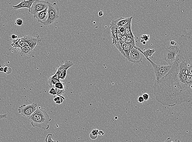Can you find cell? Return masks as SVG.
Segmentation results:
<instances>
[{
    "instance_id": "1",
    "label": "cell",
    "mask_w": 192,
    "mask_h": 142,
    "mask_svg": "<svg viewBox=\"0 0 192 142\" xmlns=\"http://www.w3.org/2000/svg\"><path fill=\"white\" fill-rule=\"evenodd\" d=\"M174 62L166 75L153 85L157 101L172 107L192 102V38L182 35Z\"/></svg>"
},
{
    "instance_id": "2",
    "label": "cell",
    "mask_w": 192,
    "mask_h": 142,
    "mask_svg": "<svg viewBox=\"0 0 192 142\" xmlns=\"http://www.w3.org/2000/svg\"><path fill=\"white\" fill-rule=\"evenodd\" d=\"M29 119L33 127H38L44 130L49 129V123L51 121L47 111L40 107L37 109Z\"/></svg>"
},
{
    "instance_id": "3",
    "label": "cell",
    "mask_w": 192,
    "mask_h": 142,
    "mask_svg": "<svg viewBox=\"0 0 192 142\" xmlns=\"http://www.w3.org/2000/svg\"><path fill=\"white\" fill-rule=\"evenodd\" d=\"M48 18L45 22L41 24L45 26L50 25L57 21L59 17V8L56 3H51L47 2Z\"/></svg>"
},
{
    "instance_id": "4",
    "label": "cell",
    "mask_w": 192,
    "mask_h": 142,
    "mask_svg": "<svg viewBox=\"0 0 192 142\" xmlns=\"http://www.w3.org/2000/svg\"><path fill=\"white\" fill-rule=\"evenodd\" d=\"M152 65L156 77V80H158L166 75L170 70L172 65H161L154 62L149 58H146Z\"/></svg>"
},
{
    "instance_id": "5",
    "label": "cell",
    "mask_w": 192,
    "mask_h": 142,
    "mask_svg": "<svg viewBox=\"0 0 192 142\" xmlns=\"http://www.w3.org/2000/svg\"><path fill=\"white\" fill-rule=\"evenodd\" d=\"M179 44L172 46L166 48L164 54V60L169 65H172L176 60V57L179 53Z\"/></svg>"
},
{
    "instance_id": "6",
    "label": "cell",
    "mask_w": 192,
    "mask_h": 142,
    "mask_svg": "<svg viewBox=\"0 0 192 142\" xmlns=\"http://www.w3.org/2000/svg\"><path fill=\"white\" fill-rule=\"evenodd\" d=\"M37 104L33 103L31 104H22L18 108V113L24 117L29 118L37 110Z\"/></svg>"
},
{
    "instance_id": "7",
    "label": "cell",
    "mask_w": 192,
    "mask_h": 142,
    "mask_svg": "<svg viewBox=\"0 0 192 142\" xmlns=\"http://www.w3.org/2000/svg\"><path fill=\"white\" fill-rule=\"evenodd\" d=\"M48 7L47 2L42 0H35L31 8L29 9V12L32 15L44 10Z\"/></svg>"
},
{
    "instance_id": "8",
    "label": "cell",
    "mask_w": 192,
    "mask_h": 142,
    "mask_svg": "<svg viewBox=\"0 0 192 142\" xmlns=\"http://www.w3.org/2000/svg\"><path fill=\"white\" fill-rule=\"evenodd\" d=\"M139 48L134 46L132 48L129 54V62L136 64L142 63L143 55Z\"/></svg>"
},
{
    "instance_id": "9",
    "label": "cell",
    "mask_w": 192,
    "mask_h": 142,
    "mask_svg": "<svg viewBox=\"0 0 192 142\" xmlns=\"http://www.w3.org/2000/svg\"><path fill=\"white\" fill-rule=\"evenodd\" d=\"M21 40L22 42L28 44V46L31 48L32 51L35 48L38 43H40L41 41L40 38H34L30 36H25L21 38Z\"/></svg>"
},
{
    "instance_id": "10",
    "label": "cell",
    "mask_w": 192,
    "mask_h": 142,
    "mask_svg": "<svg viewBox=\"0 0 192 142\" xmlns=\"http://www.w3.org/2000/svg\"><path fill=\"white\" fill-rule=\"evenodd\" d=\"M134 47V46L131 44L127 43L126 42H124L122 45V54L126 58V60L128 61H130V53Z\"/></svg>"
},
{
    "instance_id": "11",
    "label": "cell",
    "mask_w": 192,
    "mask_h": 142,
    "mask_svg": "<svg viewBox=\"0 0 192 142\" xmlns=\"http://www.w3.org/2000/svg\"><path fill=\"white\" fill-rule=\"evenodd\" d=\"M47 8H48V7L46 8L44 11L38 12L34 15H33L34 18H35L38 22L42 23V22H45L47 20L48 16Z\"/></svg>"
},
{
    "instance_id": "12",
    "label": "cell",
    "mask_w": 192,
    "mask_h": 142,
    "mask_svg": "<svg viewBox=\"0 0 192 142\" xmlns=\"http://www.w3.org/2000/svg\"><path fill=\"white\" fill-rule=\"evenodd\" d=\"M35 0H27L23 1L20 2L17 5H13V8L14 10H17L22 8H28L29 9L31 8L32 5L34 2Z\"/></svg>"
},
{
    "instance_id": "13",
    "label": "cell",
    "mask_w": 192,
    "mask_h": 142,
    "mask_svg": "<svg viewBox=\"0 0 192 142\" xmlns=\"http://www.w3.org/2000/svg\"><path fill=\"white\" fill-rule=\"evenodd\" d=\"M118 28V27L116 26L115 23L114 22V20H112L110 23V29L111 38L112 39V43L114 45H115L116 42Z\"/></svg>"
},
{
    "instance_id": "14",
    "label": "cell",
    "mask_w": 192,
    "mask_h": 142,
    "mask_svg": "<svg viewBox=\"0 0 192 142\" xmlns=\"http://www.w3.org/2000/svg\"><path fill=\"white\" fill-rule=\"evenodd\" d=\"M133 17H130L128 18H124L121 17L119 19L115 20H114V22L117 27L125 26L128 24L129 23L132 21Z\"/></svg>"
},
{
    "instance_id": "15",
    "label": "cell",
    "mask_w": 192,
    "mask_h": 142,
    "mask_svg": "<svg viewBox=\"0 0 192 142\" xmlns=\"http://www.w3.org/2000/svg\"><path fill=\"white\" fill-rule=\"evenodd\" d=\"M74 65V63L73 62L69 60H66L64 64L60 65L58 68L56 72V73L58 74L62 71L64 70H68L70 68L72 67Z\"/></svg>"
},
{
    "instance_id": "16",
    "label": "cell",
    "mask_w": 192,
    "mask_h": 142,
    "mask_svg": "<svg viewBox=\"0 0 192 142\" xmlns=\"http://www.w3.org/2000/svg\"><path fill=\"white\" fill-rule=\"evenodd\" d=\"M31 48L28 46V44L26 43L24 46L21 47L20 55L21 56H26L30 55L32 52Z\"/></svg>"
},
{
    "instance_id": "17",
    "label": "cell",
    "mask_w": 192,
    "mask_h": 142,
    "mask_svg": "<svg viewBox=\"0 0 192 142\" xmlns=\"http://www.w3.org/2000/svg\"><path fill=\"white\" fill-rule=\"evenodd\" d=\"M139 49L143 54V56H144L146 58H148L149 57L152 56L155 52V50L154 49H151L148 48L144 51H142L140 48H139Z\"/></svg>"
},
{
    "instance_id": "18",
    "label": "cell",
    "mask_w": 192,
    "mask_h": 142,
    "mask_svg": "<svg viewBox=\"0 0 192 142\" xmlns=\"http://www.w3.org/2000/svg\"><path fill=\"white\" fill-rule=\"evenodd\" d=\"M132 21H130L128 24L124 26L125 29V35L127 36L133 34L131 30Z\"/></svg>"
},
{
    "instance_id": "19",
    "label": "cell",
    "mask_w": 192,
    "mask_h": 142,
    "mask_svg": "<svg viewBox=\"0 0 192 142\" xmlns=\"http://www.w3.org/2000/svg\"><path fill=\"white\" fill-rule=\"evenodd\" d=\"M126 42L127 43L131 44L133 46H135V37H134V35L133 34L127 36Z\"/></svg>"
},
{
    "instance_id": "20",
    "label": "cell",
    "mask_w": 192,
    "mask_h": 142,
    "mask_svg": "<svg viewBox=\"0 0 192 142\" xmlns=\"http://www.w3.org/2000/svg\"><path fill=\"white\" fill-rule=\"evenodd\" d=\"M60 79L56 77H50L48 80V84L51 87H52L53 85H55L57 82H60Z\"/></svg>"
},
{
    "instance_id": "21",
    "label": "cell",
    "mask_w": 192,
    "mask_h": 142,
    "mask_svg": "<svg viewBox=\"0 0 192 142\" xmlns=\"http://www.w3.org/2000/svg\"><path fill=\"white\" fill-rule=\"evenodd\" d=\"M99 130L98 129H94L91 132L90 134V138L94 140L98 138V135H99Z\"/></svg>"
},
{
    "instance_id": "22",
    "label": "cell",
    "mask_w": 192,
    "mask_h": 142,
    "mask_svg": "<svg viewBox=\"0 0 192 142\" xmlns=\"http://www.w3.org/2000/svg\"><path fill=\"white\" fill-rule=\"evenodd\" d=\"M65 99L60 96L55 97L53 99L54 102L56 104H60L63 103L64 100Z\"/></svg>"
},
{
    "instance_id": "23",
    "label": "cell",
    "mask_w": 192,
    "mask_h": 142,
    "mask_svg": "<svg viewBox=\"0 0 192 142\" xmlns=\"http://www.w3.org/2000/svg\"><path fill=\"white\" fill-rule=\"evenodd\" d=\"M67 70H64L58 73V77L61 80H64L66 77Z\"/></svg>"
},
{
    "instance_id": "24",
    "label": "cell",
    "mask_w": 192,
    "mask_h": 142,
    "mask_svg": "<svg viewBox=\"0 0 192 142\" xmlns=\"http://www.w3.org/2000/svg\"><path fill=\"white\" fill-rule=\"evenodd\" d=\"M65 83H63L60 81L55 84V88L63 89H65Z\"/></svg>"
},
{
    "instance_id": "25",
    "label": "cell",
    "mask_w": 192,
    "mask_h": 142,
    "mask_svg": "<svg viewBox=\"0 0 192 142\" xmlns=\"http://www.w3.org/2000/svg\"><path fill=\"white\" fill-rule=\"evenodd\" d=\"M49 93L52 95H57L58 96L62 97L64 98V99L65 100V98L64 97V96H63L62 95H59L57 94V92L55 90V89H54V88L52 87L51 89L49 91Z\"/></svg>"
},
{
    "instance_id": "26",
    "label": "cell",
    "mask_w": 192,
    "mask_h": 142,
    "mask_svg": "<svg viewBox=\"0 0 192 142\" xmlns=\"http://www.w3.org/2000/svg\"><path fill=\"white\" fill-rule=\"evenodd\" d=\"M140 38L142 39L141 40V42L142 43L143 41H145L147 42L149 40L150 36L149 35L144 34L142 35V36H141Z\"/></svg>"
},
{
    "instance_id": "27",
    "label": "cell",
    "mask_w": 192,
    "mask_h": 142,
    "mask_svg": "<svg viewBox=\"0 0 192 142\" xmlns=\"http://www.w3.org/2000/svg\"><path fill=\"white\" fill-rule=\"evenodd\" d=\"M53 135L51 134H49L47 135L46 136L45 141L46 142H56V141L52 139Z\"/></svg>"
},
{
    "instance_id": "28",
    "label": "cell",
    "mask_w": 192,
    "mask_h": 142,
    "mask_svg": "<svg viewBox=\"0 0 192 142\" xmlns=\"http://www.w3.org/2000/svg\"><path fill=\"white\" fill-rule=\"evenodd\" d=\"M12 72V68L10 67H8L6 66L4 68V70H3V72L5 74H10Z\"/></svg>"
},
{
    "instance_id": "29",
    "label": "cell",
    "mask_w": 192,
    "mask_h": 142,
    "mask_svg": "<svg viewBox=\"0 0 192 142\" xmlns=\"http://www.w3.org/2000/svg\"><path fill=\"white\" fill-rule=\"evenodd\" d=\"M55 89L56 92H57V94L59 95H62L64 94L65 93V89H60L57 88H55Z\"/></svg>"
},
{
    "instance_id": "30",
    "label": "cell",
    "mask_w": 192,
    "mask_h": 142,
    "mask_svg": "<svg viewBox=\"0 0 192 142\" xmlns=\"http://www.w3.org/2000/svg\"><path fill=\"white\" fill-rule=\"evenodd\" d=\"M118 30L122 35H125V27L124 26L118 27Z\"/></svg>"
},
{
    "instance_id": "31",
    "label": "cell",
    "mask_w": 192,
    "mask_h": 142,
    "mask_svg": "<svg viewBox=\"0 0 192 142\" xmlns=\"http://www.w3.org/2000/svg\"><path fill=\"white\" fill-rule=\"evenodd\" d=\"M24 21L21 19H18L16 21L15 24L19 26H22L23 24Z\"/></svg>"
},
{
    "instance_id": "32",
    "label": "cell",
    "mask_w": 192,
    "mask_h": 142,
    "mask_svg": "<svg viewBox=\"0 0 192 142\" xmlns=\"http://www.w3.org/2000/svg\"><path fill=\"white\" fill-rule=\"evenodd\" d=\"M127 36L126 35H123L122 36L121 39L120 41L121 43L122 44L123 43H124V42H126V38H127Z\"/></svg>"
},
{
    "instance_id": "33",
    "label": "cell",
    "mask_w": 192,
    "mask_h": 142,
    "mask_svg": "<svg viewBox=\"0 0 192 142\" xmlns=\"http://www.w3.org/2000/svg\"><path fill=\"white\" fill-rule=\"evenodd\" d=\"M142 96H143V99H144V100H145V101H147V100H148L149 98H150L149 95L148 94H147V93H144V94H143V95H142Z\"/></svg>"
},
{
    "instance_id": "34",
    "label": "cell",
    "mask_w": 192,
    "mask_h": 142,
    "mask_svg": "<svg viewBox=\"0 0 192 142\" xmlns=\"http://www.w3.org/2000/svg\"><path fill=\"white\" fill-rule=\"evenodd\" d=\"M144 101H145V100H144L142 96H140L138 98V102L139 103H143V102H144Z\"/></svg>"
},
{
    "instance_id": "35",
    "label": "cell",
    "mask_w": 192,
    "mask_h": 142,
    "mask_svg": "<svg viewBox=\"0 0 192 142\" xmlns=\"http://www.w3.org/2000/svg\"><path fill=\"white\" fill-rule=\"evenodd\" d=\"M7 117V114H0V120L4 119Z\"/></svg>"
},
{
    "instance_id": "36",
    "label": "cell",
    "mask_w": 192,
    "mask_h": 142,
    "mask_svg": "<svg viewBox=\"0 0 192 142\" xmlns=\"http://www.w3.org/2000/svg\"><path fill=\"white\" fill-rule=\"evenodd\" d=\"M17 38L18 36L14 34L12 35L11 36V38H12L13 40L16 39Z\"/></svg>"
},
{
    "instance_id": "37",
    "label": "cell",
    "mask_w": 192,
    "mask_h": 142,
    "mask_svg": "<svg viewBox=\"0 0 192 142\" xmlns=\"http://www.w3.org/2000/svg\"><path fill=\"white\" fill-rule=\"evenodd\" d=\"M177 43L175 41H171L170 42V45H172V46H174V45L177 44Z\"/></svg>"
},
{
    "instance_id": "38",
    "label": "cell",
    "mask_w": 192,
    "mask_h": 142,
    "mask_svg": "<svg viewBox=\"0 0 192 142\" xmlns=\"http://www.w3.org/2000/svg\"><path fill=\"white\" fill-rule=\"evenodd\" d=\"M104 15V12L102 11H99V12H98V15L99 16V17H102Z\"/></svg>"
},
{
    "instance_id": "39",
    "label": "cell",
    "mask_w": 192,
    "mask_h": 142,
    "mask_svg": "<svg viewBox=\"0 0 192 142\" xmlns=\"http://www.w3.org/2000/svg\"><path fill=\"white\" fill-rule=\"evenodd\" d=\"M4 70V68L3 67H0V72H3Z\"/></svg>"
},
{
    "instance_id": "40",
    "label": "cell",
    "mask_w": 192,
    "mask_h": 142,
    "mask_svg": "<svg viewBox=\"0 0 192 142\" xmlns=\"http://www.w3.org/2000/svg\"><path fill=\"white\" fill-rule=\"evenodd\" d=\"M142 43L143 44V45H145L146 43V42L145 41H143Z\"/></svg>"
},
{
    "instance_id": "41",
    "label": "cell",
    "mask_w": 192,
    "mask_h": 142,
    "mask_svg": "<svg viewBox=\"0 0 192 142\" xmlns=\"http://www.w3.org/2000/svg\"><path fill=\"white\" fill-rule=\"evenodd\" d=\"M23 1H27V0H23Z\"/></svg>"
}]
</instances>
